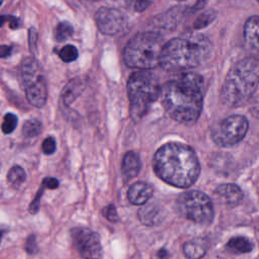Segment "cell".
Returning a JSON list of instances; mask_svg holds the SVG:
<instances>
[{"instance_id":"cell-1","label":"cell","mask_w":259,"mask_h":259,"mask_svg":"<svg viewBox=\"0 0 259 259\" xmlns=\"http://www.w3.org/2000/svg\"><path fill=\"white\" fill-rule=\"evenodd\" d=\"M203 79L194 73H185L167 82L160 96L167 113L176 121L190 124L197 120L202 109Z\"/></svg>"},{"instance_id":"cell-2","label":"cell","mask_w":259,"mask_h":259,"mask_svg":"<svg viewBox=\"0 0 259 259\" xmlns=\"http://www.w3.org/2000/svg\"><path fill=\"white\" fill-rule=\"evenodd\" d=\"M153 168L164 182L180 188L192 185L200 172V165L194 151L187 145L172 142L157 150Z\"/></svg>"},{"instance_id":"cell-3","label":"cell","mask_w":259,"mask_h":259,"mask_svg":"<svg viewBox=\"0 0 259 259\" xmlns=\"http://www.w3.org/2000/svg\"><path fill=\"white\" fill-rule=\"evenodd\" d=\"M211 52L210 40L200 33H186L164 44L160 64L166 71H185L201 65Z\"/></svg>"},{"instance_id":"cell-4","label":"cell","mask_w":259,"mask_h":259,"mask_svg":"<svg viewBox=\"0 0 259 259\" xmlns=\"http://www.w3.org/2000/svg\"><path fill=\"white\" fill-rule=\"evenodd\" d=\"M258 61L246 58L235 64L226 76L221 90V100L224 104L236 107L245 103L258 85Z\"/></svg>"},{"instance_id":"cell-5","label":"cell","mask_w":259,"mask_h":259,"mask_svg":"<svg viewBox=\"0 0 259 259\" xmlns=\"http://www.w3.org/2000/svg\"><path fill=\"white\" fill-rule=\"evenodd\" d=\"M164 47L163 38L155 32L136 34L123 50L124 63L135 69L146 71L160 64V57Z\"/></svg>"},{"instance_id":"cell-6","label":"cell","mask_w":259,"mask_h":259,"mask_svg":"<svg viewBox=\"0 0 259 259\" xmlns=\"http://www.w3.org/2000/svg\"><path fill=\"white\" fill-rule=\"evenodd\" d=\"M160 92L159 80L152 73L140 71L132 74L127 81V95L132 117L135 120L141 119L160 96Z\"/></svg>"},{"instance_id":"cell-7","label":"cell","mask_w":259,"mask_h":259,"mask_svg":"<svg viewBox=\"0 0 259 259\" xmlns=\"http://www.w3.org/2000/svg\"><path fill=\"white\" fill-rule=\"evenodd\" d=\"M20 77L27 101L35 107H42L48 98L47 82L41 67L33 57L21 61Z\"/></svg>"},{"instance_id":"cell-8","label":"cell","mask_w":259,"mask_h":259,"mask_svg":"<svg viewBox=\"0 0 259 259\" xmlns=\"http://www.w3.org/2000/svg\"><path fill=\"white\" fill-rule=\"evenodd\" d=\"M176 208L182 217L198 225H209L214 215L209 197L198 190L182 193L176 200Z\"/></svg>"},{"instance_id":"cell-9","label":"cell","mask_w":259,"mask_h":259,"mask_svg":"<svg viewBox=\"0 0 259 259\" xmlns=\"http://www.w3.org/2000/svg\"><path fill=\"white\" fill-rule=\"evenodd\" d=\"M248 126V119L245 116L231 115L213 130L211 137L213 142L221 147L234 146L244 139Z\"/></svg>"},{"instance_id":"cell-10","label":"cell","mask_w":259,"mask_h":259,"mask_svg":"<svg viewBox=\"0 0 259 259\" xmlns=\"http://www.w3.org/2000/svg\"><path fill=\"white\" fill-rule=\"evenodd\" d=\"M74 247L84 259H101L103 250L98 234L88 228L78 227L71 230Z\"/></svg>"},{"instance_id":"cell-11","label":"cell","mask_w":259,"mask_h":259,"mask_svg":"<svg viewBox=\"0 0 259 259\" xmlns=\"http://www.w3.org/2000/svg\"><path fill=\"white\" fill-rule=\"evenodd\" d=\"M98 29L108 35L120 32L126 25L125 15L118 9L111 7H100L95 14Z\"/></svg>"},{"instance_id":"cell-12","label":"cell","mask_w":259,"mask_h":259,"mask_svg":"<svg viewBox=\"0 0 259 259\" xmlns=\"http://www.w3.org/2000/svg\"><path fill=\"white\" fill-rule=\"evenodd\" d=\"M140 222L149 227L158 226L164 219V212L161 206L155 203H145L138 211Z\"/></svg>"},{"instance_id":"cell-13","label":"cell","mask_w":259,"mask_h":259,"mask_svg":"<svg viewBox=\"0 0 259 259\" xmlns=\"http://www.w3.org/2000/svg\"><path fill=\"white\" fill-rule=\"evenodd\" d=\"M215 198L227 205H237L243 198V192L238 185L223 184L214 190Z\"/></svg>"},{"instance_id":"cell-14","label":"cell","mask_w":259,"mask_h":259,"mask_svg":"<svg viewBox=\"0 0 259 259\" xmlns=\"http://www.w3.org/2000/svg\"><path fill=\"white\" fill-rule=\"evenodd\" d=\"M152 186L144 181L134 183L127 190V198L131 203L136 205H143L152 197Z\"/></svg>"},{"instance_id":"cell-15","label":"cell","mask_w":259,"mask_h":259,"mask_svg":"<svg viewBox=\"0 0 259 259\" xmlns=\"http://www.w3.org/2000/svg\"><path fill=\"white\" fill-rule=\"evenodd\" d=\"M141 170V159L135 152H127L121 162V173L124 178L132 179L136 177Z\"/></svg>"},{"instance_id":"cell-16","label":"cell","mask_w":259,"mask_h":259,"mask_svg":"<svg viewBox=\"0 0 259 259\" xmlns=\"http://www.w3.org/2000/svg\"><path fill=\"white\" fill-rule=\"evenodd\" d=\"M208 243L204 239H192L183 245V253L188 259H201L206 253Z\"/></svg>"},{"instance_id":"cell-17","label":"cell","mask_w":259,"mask_h":259,"mask_svg":"<svg viewBox=\"0 0 259 259\" xmlns=\"http://www.w3.org/2000/svg\"><path fill=\"white\" fill-rule=\"evenodd\" d=\"M258 25L259 19L257 15L251 16L245 23L244 36L248 45L254 50L258 49Z\"/></svg>"},{"instance_id":"cell-18","label":"cell","mask_w":259,"mask_h":259,"mask_svg":"<svg viewBox=\"0 0 259 259\" xmlns=\"http://www.w3.org/2000/svg\"><path fill=\"white\" fill-rule=\"evenodd\" d=\"M85 81L81 78H77L68 83L62 92V100L65 105H69L83 90Z\"/></svg>"},{"instance_id":"cell-19","label":"cell","mask_w":259,"mask_h":259,"mask_svg":"<svg viewBox=\"0 0 259 259\" xmlns=\"http://www.w3.org/2000/svg\"><path fill=\"white\" fill-rule=\"evenodd\" d=\"M253 243L250 239L247 237L243 236H238L232 238L228 243H227V248L237 254H242V253H248L253 250Z\"/></svg>"},{"instance_id":"cell-20","label":"cell","mask_w":259,"mask_h":259,"mask_svg":"<svg viewBox=\"0 0 259 259\" xmlns=\"http://www.w3.org/2000/svg\"><path fill=\"white\" fill-rule=\"evenodd\" d=\"M25 179H26L25 171L23 170L22 167H20L18 165L11 167L7 173L8 183L15 188L19 187L25 181Z\"/></svg>"},{"instance_id":"cell-21","label":"cell","mask_w":259,"mask_h":259,"mask_svg":"<svg viewBox=\"0 0 259 259\" xmlns=\"http://www.w3.org/2000/svg\"><path fill=\"white\" fill-rule=\"evenodd\" d=\"M41 128L42 125L38 119H28L22 125V135L25 138H35L41 133Z\"/></svg>"},{"instance_id":"cell-22","label":"cell","mask_w":259,"mask_h":259,"mask_svg":"<svg viewBox=\"0 0 259 259\" xmlns=\"http://www.w3.org/2000/svg\"><path fill=\"white\" fill-rule=\"evenodd\" d=\"M72 34H73V26L69 22L62 21L56 26L55 38L58 41H64L68 39Z\"/></svg>"},{"instance_id":"cell-23","label":"cell","mask_w":259,"mask_h":259,"mask_svg":"<svg viewBox=\"0 0 259 259\" xmlns=\"http://www.w3.org/2000/svg\"><path fill=\"white\" fill-rule=\"evenodd\" d=\"M17 116L14 113L8 112L4 115L3 118V122L1 124V130L3 132V134L5 135H9L11 134L17 126Z\"/></svg>"},{"instance_id":"cell-24","label":"cell","mask_w":259,"mask_h":259,"mask_svg":"<svg viewBox=\"0 0 259 259\" xmlns=\"http://www.w3.org/2000/svg\"><path fill=\"white\" fill-rule=\"evenodd\" d=\"M59 57L65 63H70L78 58V51L72 45H67L59 52Z\"/></svg>"},{"instance_id":"cell-25","label":"cell","mask_w":259,"mask_h":259,"mask_svg":"<svg viewBox=\"0 0 259 259\" xmlns=\"http://www.w3.org/2000/svg\"><path fill=\"white\" fill-rule=\"evenodd\" d=\"M214 18V13L212 11H207L203 14H201L200 16H198L194 22V28L196 29H200L204 26H206L208 23H210Z\"/></svg>"},{"instance_id":"cell-26","label":"cell","mask_w":259,"mask_h":259,"mask_svg":"<svg viewBox=\"0 0 259 259\" xmlns=\"http://www.w3.org/2000/svg\"><path fill=\"white\" fill-rule=\"evenodd\" d=\"M28 47L31 54L34 56L37 52V31L34 27L28 29Z\"/></svg>"},{"instance_id":"cell-27","label":"cell","mask_w":259,"mask_h":259,"mask_svg":"<svg viewBox=\"0 0 259 259\" xmlns=\"http://www.w3.org/2000/svg\"><path fill=\"white\" fill-rule=\"evenodd\" d=\"M5 22L9 23L11 29H17L20 27V19L12 15H0V27L4 25Z\"/></svg>"},{"instance_id":"cell-28","label":"cell","mask_w":259,"mask_h":259,"mask_svg":"<svg viewBox=\"0 0 259 259\" xmlns=\"http://www.w3.org/2000/svg\"><path fill=\"white\" fill-rule=\"evenodd\" d=\"M44 189H45V187L41 185L40 188L38 189V191H37V193H36L34 199L30 202V204H29V206H28V211H29L31 214H35V213L38 211V209H39V203H40V198H41V196H42Z\"/></svg>"},{"instance_id":"cell-29","label":"cell","mask_w":259,"mask_h":259,"mask_svg":"<svg viewBox=\"0 0 259 259\" xmlns=\"http://www.w3.org/2000/svg\"><path fill=\"white\" fill-rule=\"evenodd\" d=\"M42 152L47 155H51L56 151V141L53 137H48L41 145Z\"/></svg>"},{"instance_id":"cell-30","label":"cell","mask_w":259,"mask_h":259,"mask_svg":"<svg viewBox=\"0 0 259 259\" xmlns=\"http://www.w3.org/2000/svg\"><path fill=\"white\" fill-rule=\"evenodd\" d=\"M103 215L111 223H115L118 221L117 211L115 209V206L113 204H109L106 207L103 208Z\"/></svg>"},{"instance_id":"cell-31","label":"cell","mask_w":259,"mask_h":259,"mask_svg":"<svg viewBox=\"0 0 259 259\" xmlns=\"http://www.w3.org/2000/svg\"><path fill=\"white\" fill-rule=\"evenodd\" d=\"M25 250L27 253L29 254H35L38 250L37 248V243H36V239L34 235H30L25 242Z\"/></svg>"},{"instance_id":"cell-32","label":"cell","mask_w":259,"mask_h":259,"mask_svg":"<svg viewBox=\"0 0 259 259\" xmlns=\"http://www.w3.org/2000/svg\"><path fill=\"white\" fill-rule=\"evenodd\" d=\"M41 185L45 187V188H49V189H56L58 188L59 186V181L54 178V177H47L42 180V183Z\"/></svg>"},{"instance_id":"cell-33","label":"cell","mask_w":259,"mask_h":259,"mask_svg":"<svg viewBox=\"0 0 259 259\" xmlns=\"http://www.w3.org/2000/svg\"><path fill=\"white\" fill-rule=\"evenodd\" d=\"M12 48L6 45H0V58H7L11 55Z\"/></svg>"},{"instance_id":"cell-34","label":"cell","mask_w":259,"mask_h":259,"mask_svg":"<svg viewBox=\"0 0 259 259\" xmlns=\"http://www.w3.org/2000/svg\"><path fill=\"white\" fill-rule=\"evenodd\" d=\"M151 4H152V2H150V1H138L135 4V8L137 11H143Z\"/></svg>"},{"instance_id":"cell-35","label":"cell","mask_w":259,"mask_h":259,"mask_svg":"<svg viewBox=\"0 0 259 259\" xmlns=\"http://www.w3.org/2000/svg\"><path fill=\"white\" fill-rule=\"evenodd\" d=\"M158 255H159V257H160V258H165V257H167L168 253L166 252V250H165V249H161V250L159 251Z\"/></svg>"},{"instance_id":"cell-36","label":"cell","mask_w":259,"mask_h":259,"mask_svg":"<svg viewBox=\"0 0 259 259\" xmlns=\"http://www.w3.org/2000/svg\"><path fill=\"white\" fill-rule=\"evenodd\" d=\"M2 3H3V1H2V0H0V5H2Z\"/></svg>"},{"instance_id":"cell-37","label":"cell","mask_w":259,"mask_h":259,"mask_svg":"<svg viewBox=\"0 0 259 259\" xmlns=\"http://www.w3.org/2000/svg\"><path fill=\"white\" fill-rule=\"evenodd\" d=\"M1 238H2V236H1V233H0V242H1Z\"/></svg>"}]
</instances>
